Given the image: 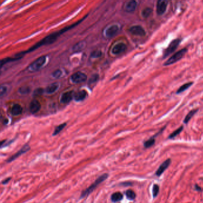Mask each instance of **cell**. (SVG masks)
Returning <instances> with one entry per match:
<instances>
[{
    "instance_id": "f546056e",
    "label": "cell",
    "mask_w": 203,
    "mask_h": 203,
    "mask_svg": "<svg viewBox=\"0 0 203 203\" xmlns=\"http://www.w3.org/2000/svg\"><path fill=\"white\" fill-rule=\"evenodd\" d=\"M126 197H128V198L130 199V200H133L135 197H136V194H135V192L132 190H130V189H129V190H128L126 193Z\"/></svg>"
},
{
    "instance_id": "484cf974",
    "label": "cell",
    "mask_w": 203,
    "mask_h": 203,
    "mask_svg": "<svg viewBox=\"0 0 203 203\" xmlns=\"http://www.w3.org/2000/svg\"><path fill=\"white\" fill-rule=\"evenodd\" d=\"M31 88L28 86H23L21 87L19 89V92L22 94H27L31 92Z\"/></svg>"
},
{
    "instance_id": "9a60e30c",
    "label": "cell",
    "mask_w": 203,
    "mask_h": 203,
    "mask_svg": "<svg viewBox=\"0 0 203 203\" xmlns=\"http://www.w3.org/2000/svg\"><path fill=\"white\" fill-rule=\"evenodd\" d=\"M171 163V160L170 159H167L166 161H165L163 164H162L159 168L157 169L156 172V175L157 176H160L162 173L164 172V171L167 169V168L169 166L170 164Z\"/></svg>"
},
{
    "instance_id": "44dd1931",
    "label": "cell",
    "mask_w": 203,
    "mask_h": 203,
    "mask_svg": "<svg viewBox=\"0 0 203 203\" xmlns=\"http://www.w3.org/2000/svg\"><path fill=\"white\" fill-rule=\"evenodd\" d=\"M198 111V109H193L192 111H191L190 112H189L187 115L186 116H185V119H184V123L185 124H187L188 122L191 120V119L194 116V115Z\"/></svg>"
},
{
    "instance_id": "8fae6325",
    "label": "cell",
    "mask_w": 203,
    "mask_h": 203,
    "mask_svg": "<svg viewBox=\"0 0 203 203\" xmlns=\"http://www.w3.org/2000/svg\"><path fill=\"white\" fill-rule=\"evenodd\" d=\"M40 108H41V105L38 100L35 99L31 102L29 105V111L32 114H36L39 111Z\"/></svg>"
},
{
    "instance_id": "d6986e66",
    "label": "cell",
    "mask_w": 203,
    "mask_h": 203,
    "mask_svg": "<svg viewBox=\"0 0 203 203\" xmlns=\"http://www.w3.org/2000/svg\"><path fill=\"white\" fill-rule=\"evenodd\" d=\"M156 134V136H155V135H154V137H151V138H150V139H148V140H146V141H145L144 142V147H145V148H150V147H152L154 144H155V143H156V140H155V137H156V136H157V134Z\"/></svg>"
},
{
    "instance_id": "3957f363",
    "label": "cell",
    "mask_w": 203,
    "mask_h": 203,
    "mask_svg": "<svg viewBox=\"0 0 203 203\" xmlns=\"http://www.w3.org/2000/svg\"><path fill=\"white\" fill-rule=\"evenodd\" d=\"M186 52H187V49L186 48H183V49H181L178 52H176L175 53L173 54V55L171 57L169 58V59H168L165 62L164 65L168 66V65L173 64L176 63V62L179 61L185 55V54L186 53Z\"/></svg>"
},
{
    "instance_id": "4fadbf2b",
    "label": "cell",
    "mask_w": 203,
    "mask_h": 203,
    "mask_svg": "<svg viewBox=\"0 0 203 203\" xmlns=\"http://www.w3.org/2000/svg\"><path fill=\"white\" fill-rule=\"evenodd\" d=\"M137 7V2L136 0H130L125 5V10L127 12H132L135 11Z\"/></svg>"
},
{
    "instance_id": "d6a6232c",
    "label": "cell",
    "mask_w": 203,
    "mask_h": 203,
    "mask_svg": "<svg viewBox=\"0 0 203 203\" xmlns=\"http://www.w3.org/2000/svg\"><path fill=\"white\" fill-rule=\"evenodd\" d=\"M44 93V90L41 88H39L36 89L35 91H34V95L35 96H38V95H40V94H42Z\"/></svg>"
},
{
    "instance_id": "7402d4cb",
    "label": "cell",
    "mask_w": 203,
    "mask_h": 203,
    "mask_svg": "<svg viewBox=\"0 0 203 203\" xmlns=\"http://www.w3.org/2000/svg\"><path fill=\"white\" fill-rule=\"evenodd\" d=\"M122 198H123V195L119 192L113 194L111 196V200L114 202H118L121 200Z\"/></svg>"
},
{
    "instance_id": "e0dca14e",
    "label": "cell",
    "mask_w": 203,
    "mask_h": 203,
    "mask_svg": "<svg viewBox=\"0 0 203 203\" xmlns=\"http://www.w3.org/2000/svg\"><path fill=\"white\" fill-rule=\"evenodd\" d=\"M23 112V108L19 104H15L11 108V114L14 116L21 115Z\"/></svg>"
},
{
    "instance_id": "e575fe53",
    "label": "cell",
    "mask_w": 203,
    "mask_h": 203,
    "mask_svg": "<svg viewBox=\"0 0 203 203\" xmlns=\"http://www.w3.org/2000/svg\"><path fill=\"white\" fill-rule=\"evenodd\" d=\"M10 179H11V178H7V179H4L3 182H2V184H4V185H5V184H7L10 181Z\"/></svg>"
},
{
    "instance_id": "277c9868",
    "label": "cell",
    "mask_w": 203,
    "mask_h": 203,
    "mask_svg": "<svg viewBox=\"0 0 203 203\" xmlns=\"http://www.w3.org/2000/svg\"><path fill=\"white\" fill-rule=\"evenodd\" d=\"M46 62V57L42 56L35 61H33L28 67V70L31 72H35L39 70L40 68L43 67Z\"/></svg>"
},
{
    "instance_id": "ba28073f",
    "label": "cell",
    "mask_w": 203,
    "mask_h": 203,
    "mask_svg": "<svg viewBox=\"0 0 203 203\" xmlns=\"http://www.w3.org/2000/svg\"><path fill=\"white\" fill-rule=\"evenodd\" d=\"M129 30L130 33H132L133 35H136V36H144L146 34L145 31L142 27H141V26H138V25L132 26L131 28H130Z\"/></svg>"
},
{
    "instance_id": "7a4b0ae2",
    "label": "cell",
    "mask_w": 203,
    "mask_h": 203,
    "mask_svg": "<svg viewBox=\"0 0 203 203\" xmlns=\"http://www.w3.org/2000/svg\"><path fill=\"white\" fill-rule=\"evenodd\" d=\"M109 177V174L104 173L100 177H99L93 184H92L88 188L85 189L84 191L80 195V198H83L84 197H86L88 196L91 193H92L95 189H96L100 184H101L103 182H104L105 180L107 179Z\"/></svg>"
},
{
    "instance_id": "5b68a950",
    "label": "cell",
    "mask_w": 203,
    "mask_h": 203,
    "mask_svg": "<svg viewBox=\"0 0 203 203\" xmlns=\"http://www.w3.org/2000/svg\"><path fill=\"white\" fill-rule=\"evenodd\" d=\"M181 42V39H174L173 40V41H172L171 43L168 46V47L164 51L163 58H165L167 57H168L172 53H173L176 49L178 46L179 45Z\"/></svg>"
},
{
    "instance_id": "f1b7e54d",
    "label": "cell",
    "mask_w": 203,
    "mask_h": 203,
    "mask_svg": "<svg viewBox=\"0 0 203 203\" xmlns=\"http://www.w3.org/2000/svg\"><path fill=\"white\" fill-rule=\"evenodd\" d=\"M102 52L100 51H95L92 52L91 54V57L93 58H98L102 56Z\"/></svg>"
},
{
    "instance_id": "6da1fadb",
    "label": "cell",
    "mask_w": 203,
    "mask_h": 203,
    "mask_svg": "<svg viewBox=\"0 0 203 203\" xmlns=\"http://www.w3.org/2000/svg\"><path fill=\"white\" fill-rule=\"evenodd\" d=\"M84 19H83L82 20H79L78 22H77V23H76L72 24V25L66 27V28H63V29H61V30H59L58 32L52 33L49 35L48 36H47V37H45L43 39H42L41 40H40V41H39L38 43L35 44L33 47H32L31 48H30L29 49H28L27 51L22 52L21 53H19L17 54V55H16V56H17V57H21L20 55H23L26 53H28V52H32L33 51H35V49H36L37 48L40 47L41 46H43V45H50V44H51L54 43L57 39L58 37H59L61 35H62L63 33H65L66 31L72 29L73 28H74L75 26L77 25L79 23H80ZM21 58H22V57H21Z\"/></svg>"
},
{
    "instance_id": "7c38bea8",
    "label": "cell",
    "mask_w": 203,
    "mask_h": 203,
    "mask_svg": "<svg viewBox=\"0 0 203 203\" xmlns=\"http://www.w3.org/2000/svg\"><path fill=\"white\" fill-rule=\"evenodd\" d=\"M75 94L73 91H67L63 93L61 98V102L63 103H69L74 98Z\"/></svg>"
},
{
    "instance_id": "2e32d148",
    "label": "cell",
    "mask_w": 203,
    "mask_h": 203,
    "mask_svg": "<svg viewBox=\"0 0 203 203\" xmlns=\"http://www.w3.org/2000/svg\"><path fill=\"white\" fill-rule=\"evenodd\" d=\"M87 96V91L83 90L78 91L76 94H75V100L77 102H80L84 100Z\"/></svg>"
},
{
    "instance_id": "ac0fdd59",
    "label": "cell",
    "mask_w": 203,
    "mask_h": 203,
    "mask_svg": "<svg viewBox=\"0 0 203 203\" xmlns=\"http://www.w3.org/2000/svg\"><path fill=\"white\" fill-rule=\"evenodd\" d=\"M59 87V84L57 82H55L50 85L45 89L46 93L48 94H52L54 93Z\"/></svg>"
},
{
    "instance_id": "603a6c76",
    "label": "cell",
    "mask_w": 203,
    "mask_h": 203,
    "mask_svg": "<svg viewBox=\"0 0 203 203\" xmlns=\"http://www.w3.org/2000/svg\"><path fill=\"white\" fill-rule=\"evenodd\" d=\"M193 85V82H188V83H186L183 85L176 91V94H179V93L185 91L186 90H187L188 89H189V87H190Z\"/></svg>"
},
{
    "instance_id": "9c48e42d",
    "label": "cell",
    "mask_w": 203,
    "mask_h": 203,
    "mask_svg": "<svg viewBox=\"0 0 203 203\" xmlns=\"http://www.w3.org/2000/svg\"><path fill=\"white\" fill-rule=\"evenodd\" d=\"M29 150H30V146L28 144H26V145H24L19 152H17L16 154H15L14 155H13L11 157H10L7 160V161L8 162V163H10V162L14 161L15 160H16L17 158H18L19 156H20L23 154L26 153L27 152H28Z\"/></svg>"
},
{
    "instance_id": "5bb4252c",
    "label": "cell",
    "mask_w": 203,
    "mask_h": 203,
    "mask_svg": "<svg viewBox=\"0 0 203 203\" xmlns=\"http://www.w3.org/2000/svg\"><path fill=\"white\" fill-rule=\"evenodd\" d=\"M119 26L117 25H112L110 26L105 31V35L108 37H112L114 36L119 31Z\"/></svg>"
},
{
    "instance_id": "ffe728a7",
    "label": "cell",
    "mask_w": 203,
    "mask_h": 203,
    "mask_svg": "<svg viewBox=\"0 0 203 203\" xmlns=\"http://www.w3.org/2000/svg\"><path fill=\"white\" fill-rule=\"evenodd\" d=\"M85 45H86V43L85 41L79 42L76 44H75V45L73 48V50L75 52H79L80 51H82L85 48Z\"/></svg>"
},
{
    "instance_id": "cb8c5ba5",
    "label": "cell",
    "mask_w": 203,
    "mask_h": 203,
    "mask_svg": "<svg viewBox=\"0 0 203 203\" xmlns=\"http://www.w3.org/2000/svg\"><path fill=\"white\" fill-rule=\"evenodd\" d=\"M183 126H181V127H180L179 128H178V129L174 131H173V132L169 135V139H173L175 138L178 135H179V134L182 132V131L183 130Z\"/></svg>"
},
{
    "instance_id": "d4e9b609",
    "label": "cell",
    "mask_w": 203,
    "mask_h": 203,
    "mask_svg": "<svg viewBox=\"0 0 203 203\" xmlns=\"http://www.w3.org/2000/svg\"><path fill=\"white\" fill-rule=\"evenodd\" d=\"M153 12V10L151 8H145L142 11V16L144 18H147L151 15V14Z\"/></svg>"
},
{
    "instance_id": "30bf717a",
    "label": "cell",
    "mask_w": 203,
    "mask_h": 203,
    "mask_svg": "<svg viewBox=\"0 0 203 203\" xmlns=\"http://www.w3.org/2000/svg\"><path fill=\"white\" fill-rule=\"evenodd\" d=\"M126 49H127V46L125 44L119 43L116 44L115 46H114L112 52L113 54H114V55H119V54H120L121 53H123V52H125Z\"/></svg>"
},
{
    "instance_id": "4dcf8cb0",
    "label": "cell",
    "mask_w": 203,
    "mask_h": 203,
    "mask_svg": "<svg viewBox=\"0 0 203 203\" xmlns=\"http://www.w3.org/2000/svg\"><path fill=\"white\" fill-rule=\"evenodd\" d=\"M62 75V71L60 70H57L55 71H54L52 74V76L53 77H54L56 78H59Z\"/></svg>"
},
{
    "instance_id": "83f0119b",
    "label": "cell",
    "mask_w": 203,
    "mask_h": 203,
    "mask_svg": "<svg viewBox=\"0 0 203 203\" xmlns=\"http://www.w3.org/2000/svg\"><path fill=\"white\" fill-rule=\"evenodd\" d=\"M99 79V76L98 74H93L91 76V77L90 78V79L89 80V82H88V83L89 85H92L95 83H96L97 81Z\"/></svg>"
},
{
    "instance_id": "8992f818",
    "label": "cell",
    "mask_w": 203,
    "mask_h": 203,
    "mask_svg": "<svg viewBox=\"0 0 203 203\" xmlns=\"http://www.w3.org/2000/svg\"><path fill=\"white\" fill-rule=\"evenodd\" d=\"M87 76L82 72H76L72 75L71 80L74 83H82L87 80Z\"/></svg>"
},
{
    "instance_id": "52a82bcc",
    "label": "cell",
    "mask_w": 203,
    "mask_h": 203,
    "mask_svg": "<svg viewBox=\"0 0 203 203\" xmlns=\"http://www.w3.org/2000/svg\"><path fill=\"white\" fill-rule=\"evenodd\" d=\"M167 4V0H158L157 3V12L158 15H163L166 12Z\"/></svg>"
},
{
    "instance_id": "4316f807",
    "label": "cell",
    "mask_w": 203,
    "mask_h": 203,
    "mask_svg": "<svg viewBox=\"0 0 203 203\" xmlns=\"http://www.w3.org/2000/svg\"><path fill=\"white\" fill-rule=\"evenodd\" d=\"M66 123H64V124H61L59 125V126H57V127L56 128L54 131L52 135H57L58 134H59V133L64 128V127H66Z\"/></svg>"
},
{
    "instance_id": "1f68e13d",
    "label": "cell",
    "mask_w": 203,
    "mask_h": 203,
    "mask_svg": "<svg viewBox=\"0 0 203 203\" xmlns=\"http://www.w3.org/2000/svg\"><path fill=\"white\" fill-rule=\"evenodd\" d=\"M159 192V186L157 185H154L153 188V193L154 197H156Z\"/></svg>"
},
{
    "instance_id": "836d02e7",
    "label": "cell",
    "mask_w": 203,
    "mask_h": 203,
    "mask_svg": "<svg viewBox=\"0 0 203 203\" xmlns=\"http://www.w3.org/2000/svg\"><path fill=\"white\" fill-rule=\"evenodd\" d=\"M7 87L4 86H1V88H0V95L1 96H3L4 94L6 93L7 91Z\"/></svg>"
}]
</instances>
